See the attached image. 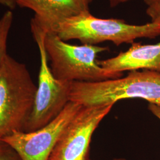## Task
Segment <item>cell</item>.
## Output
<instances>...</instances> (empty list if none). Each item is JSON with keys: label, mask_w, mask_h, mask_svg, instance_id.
I'll return each mask as SVG.
<instances>
[{"label": "cell", "mask_w": 160, "mask_h": 160, "mask_svg": "<svg viewBox=\"0 0 160 160\" xmlns=\"http://www.w3.org/2000/svg\"><path fill=\"white\" fill-rule=\"evenodd\" d=\"M131 98L160 106V73L135 70L123 78L94 82H71L69 102L82 106L114 104L118 101Z\"/></svg>", "instance_id": "cell-1"}, {"label": "cell", "mask_w": 160, "mask_h": 160, "mask_svg": "<svg viewBox=\"0 0 160 160\" xmlns=\"http://www.w3.org/2000/svg\"><path fill=\"white\" fill-rule=\"evenodd\" d=\"M53 32L63 41L80 40L82 44L96 45L110 41L119 46L132 43L138 38L152 39L160 35V24L155 22L133 25L119 19L94 17L90 12L67 18L52 27Z\"/></svg>", "instance_id": "cell-2"}, {"label": "cell", "mask_w": 160, "mask_h": 160, "mask_svg": "<svg viewBox=\"0 0 160 160\" xmlns=\"http://www.w3.org/2000/svg\"><path fill=\"white\" fill-rule=\"evenodd\" d=\"M45 46L52 72L57 80L94 82L119 78L123 75L107 71L98 65V54L109 51L108 47L71 45L51 32H46Z\"/></svg>", "instance_id": "cell-3"}, {"label": "cell", "mask_w": 160, "mask_h": 160, "mask_svg": "<svg viewBox=\"0 0 160 160\" xmlns=\"http://www.w3.org/2000/svg\"><path fill=\"white\" fill-rule=\"evenodd\" d=\"M36 89L26 65L7 54L0 65V139L23 131Z\"/></svg>", "instance_id": "cell-4"}, {"label": "cell", "mask_w": 160, "mask_h": 160, "mask_svg": "<svg viewBox=\"0 0 160 160\" xmlns=\"http://www.w3.org/2000/svg\"><path fill=\"white\" fill-rule=\"evenodd\" d=\"M30 28L38 46L40 64L33 106L23 128L25 132L34 131L45 126L61 113L69 102L71 82L57 80L52 72L45 46L47 32L32 22H30Z\"/></svg>", "instance_id": "cell-5"}, {"label": "cell", "mask_w": 160, "mask_h": 160, "mask_svg": "<svg viewBox=\"0 0 160 160\" xmlns=\"http://www.w3.org/2000/svg\"><path fill=\"white\" fill-rule=\"evenodd\" d=\"M113 104L82 106L58 140L48 160H88L94 132Z\"/></svg>", "instance_id": "cell-6"}, {"label": "cell", "mask_w": 160, "mask_h": 160, "mask_svg": "<svg viewBox=\"0 0 160 160\" xmlns=\"http://www.w3.org/2000/svg\"><path fill=\"white\" fill-rule=\"evenodd\" d=\"M82 106L69 102L45 126L30 132L14 131L1 140L8 144L22 160H48L58 139Z\"/></svg>", "instance_id": "cell-7"}, {"label": "cell", "mask_w": 160, "mask_h": 160, "mask_svg": "<svg viewBox=\"0 0 160 160\" xmlns=\"http://www.w3.org/2000/svg\"><path fill=\"white\" fill-rule=\"evenodd\" d=\"M16 6L34 12L31 22L48 32L58 23L89 11L86 0H14Z\"/></svg>", "instance_id": "cell-8"}, {"label": "cell", "mask_w": 160, "mask_h": 160, "mask_svg": "<svg viewBox=\"0 0 160 160\" xmlns=\"http://www.w3.org/2000/svg\"><path fill=\"white\" fill-rule=\"evenodd\" d=\"M98 63L113 73L139 69L160 73V42L154 45L133 42L128 51L121 52L114 57L98 61Z\"/></svg>", "instance_id": "cell-9"}, {"label": "cell", "mask_w": 160, "mask_h": 160, "mask_svg": "<svg viewBox=\"0 0 160 160\" xmlns=\"http://www.w3.org/2000/svg\"><path fill=\"white\" fill-rule=\"evenodd\" d=\"M14 20V14L11 10H7L0 17V65L7 53V41Z\"/></svg>", "instance_id": "cell-10"}, {"label": "cell", "mask_w": 160, "mask_h": 160, "mask_svg": "<svg viewBox=\"0 0 160 160\" xmlns=\"http://www.w3.org/2000/svg\"><path fill=\"white\" fill-rule=\"evenodd\" d=\"M0 160H22L8 144L0 139Z\"/></svg>", "instance_id": "cell-11"}, {"label": "cell", "mask_w": 160, "mask_h": 160, "mask_svg": "<svg viewBox=\"0 0 160 160\" xmlns=\"http://www.w3.org/2000/svg\"><path fill=\"white\" fill-rule=\"evenodd\" d=\"M147 14L151 18V22L160 24V0L148 5Z\"/></svg>", "instance_id": "cell-12"}, {"label": "cell", "mask_w": 160, "mask_h": 160, "mask_svg": "<svg viewBox=\"0 0 160 160\" xmlns=\"http://www.w3.org/2000/svg\"><path fill=\"white\" fill-rule=\"evenodd\" d=\"M148 108L149 110L154 114L155 116H156L160 120V106L149 103Z\"/></svg>", "instance_id": "cell-13"}, {"label": "cell", "mask_w": 160, "mask_h": 160, "mask_svg": "<svg viewBox=\"0 0 160 160\" xmlns=\"http://www.w3.org/2000/svg\"><path fill=\"white\" fill-rule=\"evenodd\" d=\"M0 5L6 7L11 10H12L17 6L14 0H0Z\"/></svg>", "instance_id": "cell-14"}, {"label": "cell", "mask_w": 160, "mask_h": 160, "mask_svg": "<svg viewBox=\"0 0 160 160\" xmlns=\"http://www.w3.org/2000/svg\"><path fill=\"white\" fill-rule=\"evenodd\" d=\"M129 0H110L112 4H118L122 2H125Z\"/></svg>", "instance_id": "cell-15"}, {"label": "cell", "mask_w": 160, "mask_h": 160, "mask_svg": "<svg viewBox=\"0 0 160 160\" xmlns=\"http://www.w3.org/2000/svg\"><path fill=\"white\" fill-rule=\"evenodd\" d=\"M157 1H159V0H144L145 2L147 5H149V4H150L151 3Z\"/></svg>", "instance_id": "cell-16"}, {"label": "cell", "mask_w": 160, "mask_h": 160, "mask_svg": "<svg viewBox=\"0 0 160 160\" xmlns=\"http://www.w3.org/2000/svg\"><path fill=\"white\" fill-rule=\"evenodd\" d=\"M113 160H126L125 158H114Z\"/></svg>", "instance_id": "cell-17"}, {"label": "cell", "mask_w": 160, "mask_h": 160, "mask_svg": "<svg viewBox=\"0 0 160 160\" xmlns=\"http://www.w3.org/2000/svg\"><path fill=\"white\" fill-rule=\"evenodd\" d=\"M86 1L88 4H90V2H92V0H86Z\"/></svg>", "instance_id": "cell-18"}, {"label": "cell", "mask_w": 160, "mask_h": 160, "mask_svg": "<svg viewBox=\"0 0 160 160\" xmlns=\"http://www.w3.org/2000/svg\"><path fill=\"white\" fill-rule=\"evenodd\" d=\"M91 160V159H90H90H89V160Z\"/></svg>", "instance_id": "cell-19"}]
</instances>
